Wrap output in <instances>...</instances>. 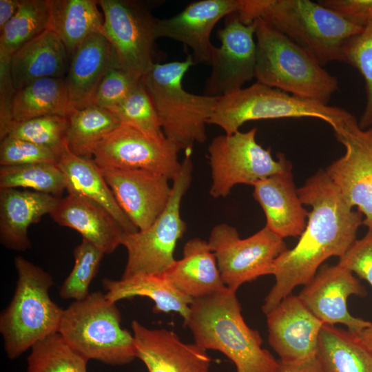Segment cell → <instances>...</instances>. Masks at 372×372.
Returning <instances> with one entry per match:
<instances>
[{
	"mask_svg": "<svg viewBox=\"0 0 372 372\" xmlns=\"http://www.w3.org/2000/svg\"><path fill=\"white\" fill-rule=\"evenodd\" d=\"M26 372H87L88 360L72 349L59 333L31 348Z\"/></svg>",
	"mask_w": 372,
	"mask_h": 372,
	"instance_id": "e575fe53",
	"label": "cell"
},
{
	"mask_svg": "<svg viewBox=\"0 0 372 372\" xmlns=\"http://www.w3.org/2000/svg\"><path fill=\"white\" fill-rule=\"evenodd\" d=\"M253 22L257 82L327 105L338 90L337 78L305 50L263 20Z\"/></svg>",
	"mask_w": 372,
	"mask_h": 372,
	"instance_id": "277c9868",
	"label": "cell"
},
{
	"mask_svg": "<svg viewBox=\"0 0 372 372\" xmlns=\"http://www.w3.org/2000/svg\"><path fill=\"white\" fill-rule=\"evenodd\" d=\"M194 64L192 54L182 61L156 63L141 79L165 137L186 154H191L195 143L206 141V125L219 98L192 94L183 88V77Z\"/></svg>",
	"mask_w": 372,
	"mask_h": 372,
	"instance_id": "8992f818",
	"label": "cell"
},
{
	"mask_svg": "<svg viewBox=\"0 0 372 372\" xmlns=\"http://www.w3.org/2000/svg\"><path fill=\"white\" fill-rule=\"evenodd\" d=\"M335 137L345 148L343 156L325 172L347 204L372 227V127L361 129L353 116Z\"/></svg>",
	"mask_w": 372,
	"mask_h": 372,
	"instance_id": "5bb4252c",
	"label": "cell"
},
{
	"mask_svg": "<svg viewBox=\"0 0 372 372\" xmlns=\"http://www.w3.org/2000/svg\"><path fill=\"white\" fill-rule=\"evenodd\" d=\"M268 342L281 362L300 363L317 355L324 323L302 302L289 295L267 314Z\"/></svg>",
	"mask_w": 372,
	"mask_h": 372,
	"instance_id": "e0dca14e",
	"label": "cell"
},
{
	"mask_svg": "<svg viewBox=\"0 0 372 372\" xmlns=\"http://www.w3.org/2000/svg\"><path fill=\"white\" fill-rule=\"evenodd\" d=\"M217 32L220 45L214 47L204 95L220 97L236 92L255 78L256 43L254 22L245 24L230 14Z\"/></svg>",
	"mask_w": 372,
	"mask_h": 372,
	"instance_id": "9a60e30c",
	"label": "cell"
},
{
	"mask_svg": "<svg viewBox=\"0 0 372 372\" xmlns=\"http://www.w3.org/2000/svg\"><path fill=\"white\" fill-rule=\"evenodd\" d=\"M58 158V154L52 149L28 141L10 136L1 140V166L33 163L57 164Z\"/></svg>",
	"mask_w": 372,
	"mask_h": 372,
	"instance_id": "ab89813d",
	"label": "cell"
},
{
	"mask_svg": "<svg viewBox=\"0 0 372 372\" xmlns=\"http://www.w3.org/2000/svg\"><path fill=\"white\" fill-rule=\"evenodd\" d=\"M316 358L323 372H372V352L355 333L324 324Z\"/></svg>",
	"mask_w": 372,
	"mask_h": 372,
	"instance_id": "f546056e",
	"label": "cell"
},
{
	"mask_svg": "<svg viewBox=\"0 0 372 372\" xmlns=\"http://www.w3.org/2000/svg\"><path fill=\"white\" fill-rule=\"evenodd\" d=\"M298 295L305 307L324 324L345 325L358 333L371 322L353 316L347 307L351 295L364 296L366 290L353 273L338 264L322 266Z\"/></svg>",
	"mask_w": 372,
	"mask_h": 372,
	"instance_id": "ac0fdd59",
	"label": "cell"
},
{
	"mask_svg": "<svg viewBox=\"0 0 372 372\" xmlns=\"http://www.w3.org/2000/svg\"><path fill=\"white\" fill-rule=\"evenodd\" d=\"M17 273L14 295L0 316V333L9 359L58 333L63 309L50 298L52 276L21 256L14 258Z\"/></svg>",
	"mask_w": 372,
	"mask_h": 372,
	"instance_id": "5b68a950",
	"label": "cell"
},
{
	"mask_svg": "<svg viewBox=\"0 0 372 372\" xmlns=\"http://www.w3.org/2000/svg\"><path fill=\"white\" fill-rule=\"evenodd\" d=\"M298 193L302 204L311 209L297 244L274 261L275 284L262 307L265 315L296 287L309 283L327 259L341 258L362 225V214L347 204L324 169L310 177Z\"/></svg>",
	"mask_w": 372,
	"mask_h": 372,
	"instance_id": "6da1fadb",
	"label": "cell"
},
{
	"mask_svg": "<svg viewBox=\"0 0 372 372\" xmlns=\"http://www.w3.org/2000/svg\"><path fill=\"white\" fill-rule=\"evenodd\" d=\"M68 123V117L61 115H46L12 122L6 136L48 147L59 155L66 145Z\"/></svg>",
	"mask_w": 372,
	"mask_h": 372,
	"instance_id": "74e56055",
	"label": "cell"
},
{
	"mask_svg": "<svg viewBox=\"0 0 372 372\" xmlns=\"http://www.w3.org/2000/svg\"><path fill=\"white\" fill-rule=\"evenodd\" d=\"M240 0H200L192 2L173 17L158 19V38L183 43L192 51L195 63L210 65L214 48L210 36L216 24L223 17L237 12Z\"/></svg>",
	"mask_w": 372,
	"mask_h": 372,
	"instance_id": "d6986e66",
	"label": "cell"
},
{
	"mask_svg": "<svg viewBox=\"0 0 372 372\" xmlns=\"http://www.w3.org/2000/svg\"><path fill=\"white\" fill-rule=\"evenodd\" d=\"M179 152L166 137L154 138L121 123L98 143L92 159L100 168L146 169L172 180L181 167Z\"/></svg>",
	"mask_w": 372,
	"mask_h": 372,
	"instance_id": "4fadbf2b",
	"label": "cell"
},
{
	"mask_svg": "<svg viewBox=\"0 0 372 372\" xmlns=\"http://www.w3.org/2000/svg\"><path fill=\"white\" fill-rule=\"evenodd\" d=\"M57 165L62 172L65 190L89 198L105 208L120 223L126 233L138 231L118 205L99 167L93 159L72 153L65 145L58 155Z\"/></svg>",
	"mask_w": 372,
	"mask_h": 372,
	"instance_id": "4316f807",
	"label": "cell"
},
{
	"mask_svg": "<svg viewBox=\"0 0 372 372\" xmlns=\"http://www.w3.org/2000/svg\"><path fill=\"white\" fill-rule=\"evenodd\" d=\"M48 28L65 46L70 58L91 34L100 32L103 19L95 0H48Z\"/></svg>",
	"mask_w": 372,
	"mask_h": 372,
	"instance_id": "f1b7e54d",
	"label": "cell"
},
{
	"mask_svg": "<svg viewBox=\"0 0 372 372\" xmlns=\"http://www.w3.org/2000/svg\"><path fill=\"white\" fill-rule=\"evenodd\" d=\"M350 23L364 28L372 20V0H318Z\"/></svg>",
	"mask_w": 372,
	"mask_h": 372,
	"instance_id": "7bdbcfd3",
	"label": "cell"
},
{
	"mask_svg": "<svg viewBox=\"0 0 372 372\" xmlns=\"http://www.w3.org/2000/svg\"><path fill=\"white\" fill-rule=\"evenodd\" d=\"M106 298L113 302L134 297H146L154 302V313L176 312L188 320L193 300L176 289L165 273H140L120 280H101Z\"/></svg>",
	"mask_w": 372,
	"mask_h": 372,
	"instance_id": "83f0119b",
	"label": "cell"
},
{
	"mask_svg": "<svg viewBox=\"0 0 372 372\" xmlns=\"http://www.w3.org/2000/svg\"><path fill=\"white\" fill-rule=\"evenodd\" d=\"M68 117L66 145L74 154L92 159L98 143L121 124L108 110L95 105L72 108Z\"/></svg>",
	"mask_w": 372,
	"mask_h": 372,
	"instance_id": "1f68e13d",
	"label": "cell"
},
{
	"mask_svg": "<svg viewBox=\"0 0 372 372\" xmlns=\"http://www.w3.org/2000/svg\"><path fill=\"white\" fill-rule=\"evenodd\" d=\"M190 309L184 324L194 343L224 354L234 364L236 372H276L278 360L262 347L259 332L245 322L236 293L227 289L194 300Z\"/></svg>",
	"mask_w": 372,
	"mask_h": 372,
	"instance_id": "3957f363",
	"label": "cell"
},
{
	"mask_svg": "<svg viewBox=\"0 0 372 372\" xmlns=\"http://www.w3.org/2000/svg\"><path fill=\"white\" fill-rule=\"evenodd\" d=\"M121 322L116 303L96 291L63 309L58 333L88 360L124 365L136 357L133 333Z\"/></svg>",
	"mask_w": 372,
	"mask_h": 372,
	"instance_id": "52a82bcc",
	"label": "cell"
},
{
	"mask_svg": "<svg viewBox=\"0 0 372 372\" xmlns=\"http://www.w3.org/2000/svg\"><path fill=\"white\" fill-rule=\"evenodd\" d=\"M191 154L181 161L178 175L172 180V193L163 211L144 230L125 233L121 245L127 259L121 278L140 273L163 274L176 261V244L186 231L180 216V205L192 180Z\"/></svg>",
	"mask_w": 372,
	"mask_h": 372,
	"instance_id": "9c48e42d",
	"label": "cell"
},
{
	"mask_svg": "<svg viewBox=\"0 0 372 372\" xmlns=\"http://www.w3.org/2000/svg\"><path fill=\"white\" fill-rule=\"evenodd\" d=\"M359 342L372 352V322L360 332L355 333Z\"/></svg>",
	"mask_w": 372,
	"mask_h": 372,
	"instance_id": "7dc6e473",
	"label": "cell"
},
{
	"mask_svg": "<svg viewBox=\"0 0 372 372\" xmlns=\"http://www.w3.org/2000/svg\"><path fill=\"white\" fill-rule=\"evenodd\" d=\"M11 59L0 57V138H5L12 123V101L16 92L11 72Z\"/></svg>",
	"mask_w": 372,
	"mask_h": 372,
	"instance_id": "ee69618b",
	"label": "cell"
},
{
	"mask_svg": "<svg viewBox=\"0 0 372 372\" xmlns=\"http://www.w3.org/2000/svg\"><path fill=\"white\" fill-rule=\"evenodd\" d=\"M108 110L121 123L154 138L165 137L156 107L141 80L123 101Z\"/></svg>",
	"mask_w": 372,
	"mask_h": 372,
	"instance_id": "d590c367",
	"label": "cell"
},
{
	"mask_svg": "<svg viewBox=\"0 0 372 372\" xmlns=\"http://www.w3.org/2000/svg\"><path fill=\"white\" fill-rule=\"evenodd\" d=\"M141 80L119 67L110 68L99 85L91 105L107 110L113 107L123 101Z\"/></svg>",
	"mask_w": 372,
	"mask_h": 372,
	"instance_id": "60d3db41",
	"label": "cell"
},
{
	"mask_svg": "<svg viewBox=\"0 0 372 372\" xmlns=\"http://www.w3.org/2000/svg\"><path fill=\"white\" fill-rule=\"evenodd\" d=\"M172 285L193 300L227 289L208 241L193 238L183 247V258L165 273Z\"/></svg>",
	"mask_w": 372,
	"mask_h": 372,
	"instance_id": "d4e9b609",
	"label": "cell"
},
{
	"mask_svg": "<svg viewBox=\"0 0 372 372\" xmlns=\"http://www.w3.org/2000/svg\"><path fill=\"white\" fill-rule=\"evenodd\" d=\"M353 116L341 107L295 96L256 81L219 97L208 124L231 134L250 121L312 117L327 122L337 133Z\"/></svg>",
	"mask_w": 372,
	"mask_h": 372,
	"instance_id": "ba28073f",
	"label": "cell"
},
{
	"mask_svg": "<svg viewBox=\"0 0 372 372\" xmlns=\"http://www.w3.org/2000/svg\"><path fill=\"white\" fill-rule=\"evenodd\" d=\"M58 197L32 190L0 189V240L6 248L25 251L31 247L29 227L50 214Z\"/></svg>",
	"mask_w": 372,
	"mask_h": 372,
	"instance_id": "cb8c5ba5",
	"label": "cell"
},
{
	"mask_svg": "<svg viewBox=\"0 0 372 372\" xmlns=\"http://www.w3.org/2000/svg\"><path fill=\"white\" fill-rule=\"evenodd\" d=\"M118 205L137 227H149L163 211L172 185L165 176L146 169L100 168Z\"/></svg>",
	"mask_w": 372,
	"mask_h": 372,
	"instance_id": "2e32d148",
	"label": "cell"
},
{
	"mask_svg": "<svg viewBox=\"0 0 372 372\" xmlns=\"http://www.w3.org/2000/svg\"><path fill=\"white\" fill-rule=\"evenodd\" d=\"M276 372H323L316 357L310 360L300 363H285L278 360Z\"/></svg>",
	"mask_w": 372,
	"mask_h": 372,
	"instance_id": "f6af8a7d",
	"label": "cell"
},
{
	"mask_svg": "<svg viewBox=\"0 0 372 372\" xmlns=\"http://www.w3.org/2000/svg\"><path fill=\"white\" fill-rule=\"evenodd\" d=\"M208 243L227 288L236 293L245 282L272 275L276 259L288 248L284 239L265 226L246 238L226 223L215 225Z\"/></svg>",
	"mask_w": 372,
	"mask_h": 372,
	"instance_id": "7c38bea8",
	"label": "cell"
},
{
	"mask_svg": "<svg viewBox=\"0 0 372 372\" xmlns=\"http://www.w3.org/2000/svg\"><path fill=\"white\" fill-rule=\"evenodd\" d=\"M103 12L101 32L110 43L125 71L138 79L156 63L154 61L158 39V18L152 3L136 0H99Z\"/></svg>",
	"mask_w": 372,
	"mask_h": 372,
	"instance_id": "8fae6325",
	"label": "cell"
},
{
	"mask_svg": "<svg viewBox=\"0 0 372 372\" xmlns=\"http://www.w3.org/2000/svg\"><path fill=\"white\" fill-rule=\"evenodd\" d=\"M236 14L245 24L263 20L323 67L332 61L345 63L349 42L364 29L309 0H240Z\"/></svg>",
	"mask_w": 372,
	"mask_h": 372,
	"instance_id": "7a4b0ae2",
	"label": "cell"
},
{
	"mask_svg": "<svg viewBox=\"0 0 372 372\" xmlns=\"http://www.w3.org/2000/svg\"><path fill=\"white\" fill-rule=\"evenodd\" d=\"M48 0H21L12 18L1 30L0 56L11 59L24 44L48 28Z\"/></svg>",
	"mask_w": 372,
	"mask_h": 372,
	"instance_id": "d6a6232c",
	"label": "cell"
},
{
	"mask_svg": "<svg viewBox=\"0 0 372 372\" xmlns=\"http://www.w3.org/2000/svg\"><path fill=\"white\" fill-rule=\"evenodd\" d=\"M253 187L254 198L265 214V227L283 239L300 236L309 211L303 207L291 171L259 180Z\"/></svg>",
	"mask_w": 372,
	"mask_h": 372,
	"instance_id": "7402d4cb",
	"label": "cell"
},
{
	"mask_svg": "<svg viewBox=\"0 0 372 372\" xmlns=\"http://www.w3.org/2000/svg\"><path fill=\"white\" fill-rule=\"evenodd\" d=\"M113 67L121 68L109 41L101 31L91 34L71 56L65 79L72 108L91 105L105 74Z\"/></svg>",
	"mask_w": 372,
	"mask_h": 372,
	"instance_id": "603a6c76",
	"label": "cell"
},
{
	"mask_svg": "<svg viewBox=\"0 0 372 372\" xmlns=\"http://www.w3.org/2000/svg\"><path fill=\"white\" fill-rule=\"evenodd\" d=\"M72 107L63 78H43L16 90L12 101L13 122L46 115L68 116Z\"/></svg>",
	"mask_w": 372,
	"mask_h": 372,
	"instance_id": "4dcf8cb0",
	"label": "cell"
},
{
	"mask_svg": "<svg viewBox=\"0 0 372 372\" xmlns=\"http://www.w3.org/2000/svg\"><path fill=\"white\" fill-rule=\"evenodd\" d=\"M21 0H0V30L17 12Z\"/></svg>",
	"mask_w": 372,
	"mask_h": 372,
	"instance_id": "bcb514c9",
	"label": "cell"
},
{
	"mask_svg": "<svg viewBox=\"0 0 372 372\" xmlns=\"http://www.w3.org/2000/svg\"><path fill=\"white\" fill-rule=\"evenodd\" d=\"M257 128L215 137L208 146L211 183L209 194L225 198L237 185H254L278 173L290 172L291 163L283 153L275 160L271 148L264 149L256 139Z\"/></svg>",
	"mask_w": 372,
	"mask_h": 372,
	"instance_id": "30bf717a",
	"label": "cell"
},
{
	"mask_svg": "<svg viewBox=\"0 0 372 372\" xmlns=\"http://www.w3.org/2000/svg\"><path fill=\"white\" fill-rule=\"evenodd\" d=\"M70 58L60 38L45 30L20 48L12 56L10 72L16 90L43 78H63Z\"/></svg>",
	"mask_w": 372,
	"mask_h": 372,
	"instance_id": "484cf974",
	"label": "cell"
},
{
	"mask_svg": "<svg viewBox=\"0 0 372 372\" xmlns=\"http://www.w3.org/2000/svg\"><path fill=\"white\" fill-rule=\"evenodd\" d=\"M338 265L356 273L372 287V227L368 228L363 238L355 240L339 258Z\"/></svg>",
	"mask_w": 372,
	"mask_h": 372,
	"instance_id": "b9f144b4",
	"label": "cell"
},
{
	"mask_svg": "<svg viewBox=\"0 0 372 372\" xmlns=\"http://www.w3.org/2000/svg\"><path fill=\"white\" fill-rule=\"evenodd\" d=\"M136 357L148 372H209L211 358L196 343L183 342L173 331L132 322Z\"/></svg>",
	"mask_w": 372,
	"mask_h": 372,
	"instance_id": "ffe728a7",
	"label": "cell"
},
{
	"mask_svg": "<svg viewBox=\"0 0 372 372\" xmlns=\"http://www.w3.org/2000/svg\"><path fill=\"white\" fill-rule=\"evenodd\" d=\"M58 225L78 231L104 254L121 245L126 233L120 223L103 206L85 197L68 194L59 200L49 214Z\"/></svg>",
	"mask_w": 372,
	"mask_h": 372,
	"instance_id": "44dd1931",
	"label": "cell"
},
{
	"mask_svg": "<svg viewBox=\"0 0 372 372\" xmlns=\"http://www.w3.org/2000/svg\"><path fill=\"white\" fill-rule=\"evenodd\" d=\"M345 60L360 72L365 81L366 103L359 126L363 130L372 127V20L349 42Z\"/></svg>",
	"mask_w": 372,
	"mask_h": 372,
	"instance_id": "f35d334b",
	"label": "cell"
},
{
	"mask_svg": "<svg viewBox=\"0 0 372 372\" xmlns=\"http://www.w3.org/2000/svg\"><path fill=\"white\" fill-rule=\"evenodd\" d=\"M73 268L59 289L62 299L81 300L90 292V285L96 276L104 254L90 242L83 240L73 251Z\"/></svg>",
	"mask_w": 372,
	"mask_h": 372,
	"instance_id": "8d00e7d4",
	"label": "cell"
},
{
	"mask_svg": "<svg viewBox=\"0 0 372 372\" xmlns=\"http://www.w3.org/2000/svg\"><path fill=\"white\" fill-rule=\"evenodd\" d=\"M20 187L61 198L60 196L65 190V183L57 164L1 166L0 189Z\"/></svg>",
	"mask_w": 372,
	"mask_h": 372,
	"instance_id": "836d02e7",
	"label": "cell"
}]
</instances>
